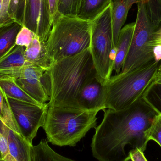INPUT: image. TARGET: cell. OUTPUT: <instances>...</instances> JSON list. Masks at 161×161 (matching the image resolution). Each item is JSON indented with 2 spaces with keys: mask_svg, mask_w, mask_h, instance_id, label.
<instances>
[{
  "mask_svg": "<svg viewBox=\"0 0 161 161\" xmlns=\"http://www.w3.org/2000/svg\"><path fill=\"white\" fill-rule=\"evenodd\" d=\"M92 139L93 157L98 161H130L128 145L144 152L148 144L145 132L158 112L144 97L121 110L107 109Z\"/></svg>",
  "mask_w": 161,
  "mask_h": 161,
  "instance_id": "1",
  "label": "cell"
},
{
  "mask_svg": "<svg viewBox=\"0 0 161 161\" xmlns=\"http://www.w3.org/2000/svg\"><path fill=\"white\" fill-rule=\"evenodd\" d=\"M95 78L96 73L90 48L53 63L41 78L49 97L48 107L77 108L81 89Z\"/></svg>",
  "mask_w": 161,
  "mask_h": 161,
  "instance_id": "2",
  "label": "cell"
},
{
  "mask_svg": "<svg viewBox=\"0 0 161 161\" xmlns=\"http://www.w3.org/2000/svg\"><path fill=\"white\" fill-rule=\"evenodd\" d=\"M98 110L48 107L42 128L48 142L60 147H75L88 131L97 127Z\"/></svg>",
  "mask_w": 161,
  "mask_h": 161,
  "instance_id": "3",
  "label": "cell"
},
{
  "mask_svg": "<svg viewBox=\"0 0 161 161\" xmlns=\"http://www.w3.org/2000/svg\"><path fill=\"white\" fill-rule=\"evenodd\" d=\"M159 64L154 60L130 71L111 76L105 85L106 108L121 110L142 98L155 83Z\"/></svg>",
  "mask_w": 161,
  "mask_h": 161,
  "instance_id": "4",
  "label": "cell"
},
{
  "mask_svg": "<svg viewBox=\"0 0 161 161\" xmlns=\"http://www.w3.org/2000/svg\"><path fill=\"white\" fill-rule=\"evenodd\" d=\"M91 31L92 22L58 14L46 42L51 64L90 48Z\"/></svg>",
  "mask_w": 161,
  "mask_h": 161,
  "instance_id": "5",
  "label": "cell"
},
{
  "mask_svg": "<svg viewBox=\"0 0 161 161\" xmlns=\"http://www.w3.org/2000/svg\"><path fill=\"white\" fill-rule=\"evenodd\" d=\"M90 50L97 79L105 85L113 71V53L115 52L113 42L110 5L92 22Z\"/></svg>",
  "mask_w": 161,
  "mask_h": 161,
  "instance_id": "6",
  "label": "cell"
},
{
  "mask_svg": "<svg viewBox=\"0 0 161 161\" xmlns=\"http://www.w3.org/2000/svg\"><path fill=\"white\" fill-rule=\"evenodd\" d=\"M138 12L131 44L121 70L125 73L155 60L150 46L156 28L147 15L145 0H138Z\"/></svg>",
  "mask_w": 161,
  "mask_h": 161,
  "instance_id": "7",
  "label": "cell"
},
{
  "mask_svg": "<svg viewBox=\"0 0 161 161\" xmlns=\"http://www.w3.org/2000/svg\"><path fill=\"white\" fill-rule=\"evenodd\" d=\"M16 22L30 29L40 41H47L53 23L49 0H25L19 3Z\"/></svg>",
  "mask_w": 161,
  "mask_h": 161,
  "instance_id": "8",
  "label": "cell"
},
{
  "mask_svg": "<svg viewBox=\"0 0 161 161\" xmlns=\"http://www.w3.org/2000/svg\"><path fill=\"white\" fill-rule=\"evenodd\" d=\"M10 108L22 136L30 144L44 124L48 105L38 106L8 98Z\"/></svg>",
  "mask_w": 161,
  "mask_h": 161,
  "instance_id": "9",
  "label": "cell"
},
{
  "mask_svg": "<svg viewBox=\"0 0 161 161\" xmlns=\"http://www.w3.org/2000/svg\"><path fill=\"white\" fill-rule=\"evenodd\" d=\"M105 85L96 78L87 82L81 89L77 101V108L86 110H106Z\"/></svg>",
  "mask_w": 161,
  "mask_h": 161,
  "instance_id": "10",
  "label": "cell"
},
{
  "mask_svg": "<svg viewBox=\"0 0 161 161\" xmlns=\"http://www.w3.org/2000/svg\"><path fill=\"white\" fill-rule=\"evenodd\" d=\"M0 132L6 138L10 153L17 161H31V147L20 134L11 129L0 117Z\"/></svg>",
  "mask_w": 161,
  "mask_h": 161,
  "instance_id": "11",
  "label": "cell"
},
{
  "mask_svg": "<svg viewBox=\"0 0 161 161\" xmlns=\"http://www.w3.org/2000/svg\"><path fill=\"white\" fill-rule=\"evenodd\" d=\"M138 0H112L111 3L112 21L113 42L115 50L120 31L127 19L130 9Z\"/></svg>",
  "mask_w": 161,
  "mask_h": 161,
  "instance_id": "12",
  "label": "cell"
},
{
  "mask_svg": "<svg viewBox=\"0 0 161 161\" xmlns=\"http://www.w3.org/2000/svg\"><path fill=\"white\" fill-rule=\"evenodd\" d=\"M135 22L127 25L120 31L118 41L115 47V53L113 64V71L116 74L121 72L127 55L128 53L133 32Z\"/></svg>",
  "mask_w": 161,
  "mask_h": 161,
  "instance_id": "13",
  "label": "cell"
},
{
  "mask_svg": "<svg viewBox=\"0 0 161 161\" xmlns=\"http://www.w3.org/2000/svg\"><path fill=\"white\" fill-rule=\"evenodd\" d=\"M24 56L28 64L37 65L45 70L52 64L48 58L46 42H41L36 36L28 46L25 47Z\"/></svg>",
  "mask_w": 161,
  "mask_h": 161,
  "instance_id": "14",
  "label": "cell"
},
{
  "mask_svg": "<svg viewBox=\"0 0 161 161\" xmlns=\"http://www.w3.org/2000/svg\"><path fill=\"white\" fill-rule=\"evenodd\" d=\"M14 79L16 83L24 91L39 103L44 105L47 101L49 102V97L41 81V78Z\"/></svg>",
  "mask_w": 161,
  "mask_h": 161,
  "instance_id": "15",
  "label": "cell"
},
{
  "mask_svg": "<svg viewBox=\"0 0 161 161\" xmlns=\"http://www.w3.org/2000/svg\"><path fill=\"white\" fill-rule=\"evenodd\" d=\"M112 0H81L77 18L92 22L111 3Z\"/></svg>",
  "mask_w": 161,
  "mask_h": 161,
  "instance_id": "16",
  "label": "cell"
},
{
  "mask_svg": "<svg viewBox=\"0 0 161 161\" xmlns=\"http://www.w3.org/2000/svg\"><path fill=\"white\" fill-rule=\"evenodd\" d=\"M0 89L8 98L38 106L45 105L40 104L27 94L16 83L14 78L0 79Z\"/></svg>",
  "mask_w": 161,
  "mask_h": 161,
  "instance_id": "17",
  "label": "cell"
},
{
  "mask_svg": "<svg viewBox=\"0 0 161 161\" xmlns=\"http://www.w3.org/2000/svg\"><path fill=\"white\" fill-rule=\"evenodd\" d=\"M31 161H75L61 156L51 148L46 140L42 139L38 144L32 145Z\"/></svg>",
  "mask_w": 161,
  "mask_h": 161,
  "instance_id": "18",
  "label": "cell"
},
{
  "mask_svg": "<svg viewBox=\"0 0 161 161\" xmlns=\"http://www.w3.org/2000/svg\"><path fill=\"white\" fill-rule=\"evenodd\" d=\"M22 26L14 22L0 28V58L16 45V37Z\"/></svg>",
  "mask_w": 161,
  "mask_h": 161,
  "instance_id": "19",
  "label": "cell"
},
{
  "mask_svg": "<svg viewBox=\"0 0 161 161\" xmlns=\"http://www.w3.org/2000/svg\"><path fill=\"white\" fill-rule=\"evenodd\" d=\"M25 47L15 45L0 58V71L9 69L28 64L25 58Z\"/></svg>",
  "mask_w": 161,
  "mask_h": 161,
  "instance_id": "20",
  "label": "cell"
},
{
  "mask_svg": "<svg viewBox=\"0 0 161 161\" xmlns=\"http://www.w3.org/2000/svg\"><path fill=\"white\" fill-rule=\"evenodd\" d=\"M45 70L33 64H25L22 66L16 67L9 69L0 71V74L4 75L10 78H41Z\"/></svg>",
  "mask_w": 161,
  "mask_h": 161,
  "instance_id": "21",
  "label": "cell"
},
{
  "mask_svg": "<svg viewBox=\"0 0 161 161\" xmlns=\"http://www.w3.org/2000/svg\"><path fill=\"white\" fill-rule=\"evenodd\" d=\"M147 12L156 30L161 25V0H145Z\"/></svg>",
  "mask_w": 161,
  "mask_h": 161,
  "instance_id": "22",
  "label": "cell"
},
{
  "mask_svg": "<svg viewBox=\"0 0 161 161\" xmlns=\"http://www.w3.org/2000/svg\"><path fill=\"white\" fill-rule=\"evenodd\" d=\"M81 0H58V14L70 17H77Z\"/></svg>",
  "mask_w": 161,
  "mask_h": 161,
  "instance_id": "23",
  "label": "cell"
},
{
  "mask_svg": "<svg viewBox=\"0 0 161 161\" xmlns=\"http://www.w3.org/2000/svg\"><path fill=\"white\" fill-rule=\"evenodd\" d=\"M147 142L154 141L161 147V113H158L154 118L151 125L145 132Z\"/></svg>",
  "mask_w": 161,
  "mask_h": 161,
  "instance_id": "24",
  "label": "cell"
},
{
  "mask_svg": "<svg viewBox=\"0 0 161 161\" xmlns=\"http://www.w3.org/2000/svg\"><path fill=\"white\" fill-rule=\"evenodd\" d=\"M144 97L158 113H161V84L154 83Z\"/></svg>",
  "mask_w": 161,
  "mask_h": 161,
  "instance_id": "25",
  "label": "cell"
},
{
  "mask_svg": "<svg viewBox=\"0 0 161 161\" xmlns=\"http://www.w3.org/2000/svg\"><path fill=\"white\" fill-rule=\"evenodd\" d=\"M35 36V34L30 29L25 26H22L16 37V45L27 47L32 42Z\"/></svg>",
  "mask_w": 161,
  "mask_h": 161,
  "instance_id": "26",
  "label": "cell"
},
{
  "mask_svg": "<svg viewBox=\"0 0 161 161\" xmlns=\"http://www.w3.org/2000/svg\"><path fill=\"white\" fill-rule=\"evenodd\" d=\"M11 0H3L0 9V28L14 22L9 15Z\"/></svg>",
  "mask_w": 161,
  "mask_h": 161,
  "instance_id": "27",
  "label": "cell"
},
{
  "mask_svg": "<svg viewBox=\"0 0 161 161\" xmlns=\"http://www.w3.org/2000/svg\"><path fill=\"white\" fill-rule=\"evenodd\" d=\"M0 152L4 161H17L11 155L6 138L0 132Z\"/></svg>",
  "mask_w": 161,
  "mask_h": 161,
  "instance_id": "28",
  "label": "cell"
},
{
  "mask_svg": "<svg viewBox=\"0 0 161 161\" xmlns=\"http://www.w3.org/2000/svg\"><path fill=\"white\" fill-rule=\"evenodd\" d=\"M129 160L131 161H148L144 155V151L139 148H134L128 154Z\"/></svg>",
  "mask_w": 161,
  "mask_h": 161,
  "instance_id": "29",
  "label": "cell"
},
{
  "mask_svg": "<svg viewBox=\"0 0 161 161\" xmlns=\"http://www.w3.org/2000/svg\"><path fill=\"white\" fill-rule=\"evenodd\" d=\"M20 0H11L9 8V15L14 21L16 22L17 13Z\"/></svg>",
  "mask_w": 161,
  "mask_h": 161,
  "instance_id": "30",
  "label": "cell"
},
{
  "mask_svg": "<svg viewBox=\"0 0 161 161\" xmlns=\"http://www.w3.org/2000/svg\"><path fill=\"white\" fill-rule=\"evenodd\" d=\"M49 2L51 15L54 21L55 18L58 14V0H49Z\"/></svg>",
  "mask_w": 161,
  "mask_h": 161,
  "instance_id": "31",
  "label": "cell"
},
{
  "mask_svg": "<svg viewBox=\"0 0 161 161\" xmlns=\"http://www.w3.org/2000/svg\"><path fill=\"white\" fill-rule=\"evenodd\" d=\"M154 58L155 61L160 62L161 61V44H157L153 47Z\"/></svg>",
  "mask_w": 161,
  "mask_h": 161,
  "instance_id": "32",
  "label": "cell"
},
{
  "mask_svg": "<svg viewBox=\"0 0 161 161\" xmlns=\"http://www.w3.org/2000/svg\"><path fill=\"white\" fill-rule=\"evenodd\" d=\"M159 41H161V25L153 34L150 46L152 43Z\"/></svg>",
  "mask_w": 161,
  "mask_h": 161,
  "instance_id": "33",
  "label": "cell"
},
{
  "mask_svg": "<svg viewBox=\"0 0 161 161\" xmlns=\"http://www.w3.org/2000/svg\"><path fill=\"white\" fill-rule=\"evenodd\" d=\"M4 104V96L2 91L0 89V117L3 116V108Z\"/></svg>",
  "mask_w": 161,
  "mask_h": 161,
  "instance_id": "34",
  "label": "cell"
},
{
  "mask_svg": "<svg viewBox=\"0 0 161 161\" xmlns=\"http://www.w3.org/2000/svg\"><path fill=\"white\" fill-rule=\"evenodd\" d=\"M155 83L156 84H161V74H158L157 77H156V80H155Z\"/></svg>",
  "mask_w": 161,
  "mask_h": 161,
  "instance_id": "35",
  "label": "cell"
},
{
  "mask_svg": "<svg viewBox=\"0 0 161 161\" xmlns=\"http://www.w3.org/2000/svg\"><path fill=\"white\" fill-rule=\"evenodd\" d=\"M10 78V77L4 75H2L0 74V79H7V78Z\"/></svg>",
  "mask_w": 161,
  "mask_h": 161,
  "instance_id": "36",
  "label": "cell"
},
{
  "mask_svg": "<svg viewBox=\"0 0 161 161\" xmlns=\"http://www.w3.org/2000/svg\"><path fill=\"white\" fill-rule=\"evenodd\" d=\"M157 44H161V41L158 42H154L151 44L152 47H154L155 45H157Z\"/></svg>",
  "mask_w": 161,
  "mask_h": 161,
  "instance_id": "37",
  "label": "cell"
},
{
  "mask_svg": "<svg viewBox=\"0 0 161 161\" xmlns=\"http://www.w3.org/2000/svg\"><path fill=\"white\" fill-rule=\"evenodd\" d=\"M158 74H161V61L159 62L158 67Z\"/></svg>",
  "mask_w": 161,
  "mask_h": 161,
  "instance_id": "38",
  "label": "cell"
},
{
  "mask_svg": "<svg viewBox=\"0 0 161 161\" xmlns=\"http://www.w3.org/2000/svg\"><path fill=\"white\" fill-rule=\"evenodd\" d=\"M2 1L3 0H0V9H1V6H2Z\"/></svg>",
  "mask_w": 161,
  "mask_h": 161,
  "instance_id": "39",
  "label": "cell"
},
{
  "mask_svg": "<svg viewBox=\"0 0 161 161\" xmlns=\"http://www.w3.org/2000/svg\"><path fill=\"white\" fill-rule=\"evenodd\" d=\"M24 1L25 0H20L19 3H21V2H24Z\"/></svg>",
  "mask_w": 161,
  "mask_h": 161,
  "instance_id": "40",
  "label": "cell"
},
{
  "mask_svg": "<svg viewBox=\"0 0 161 161\" xmlns=\"http://www.w3.org/2000/svg\"><path fill=\"white\" fill-rule=\"evenodd\" d=\"M4 161L2 159V161Z\"/></svg>",
  "mask_w": 161,
  "mask_h": 161,
  "instance_id": "41",
  "label": "cell"
}]
</instances>
